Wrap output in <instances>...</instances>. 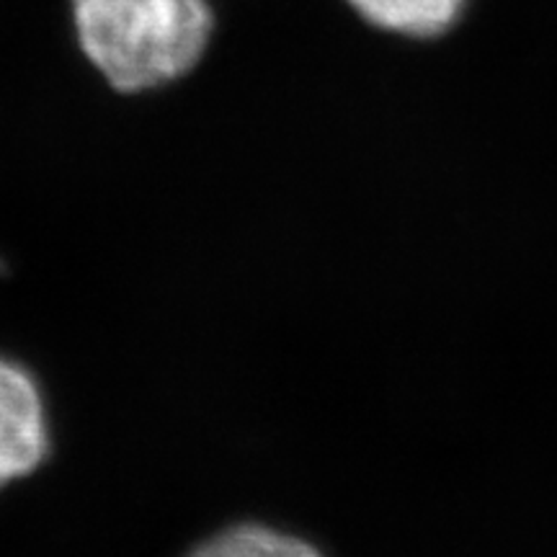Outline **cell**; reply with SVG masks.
Returning a JSON list of instances; mask_svg holds the SVG:
<instances>
[{
    "label": "cell",
    "mask_w": 557,
    "mask_h": 557,
    "mask_svg": "<svg viewBox=\"0 0 557 557\" xmlns=\"http://www.w3.org/2000/svg\"><path fill=\"white\" fill-rule=\"evenodd\" d=\"M67 11L81 58L120 99L194 78L218 34L214 0H67Z\"/></svg>",
    "instance_id": "6da1fadb"
},
{
    "label": "cell",
    "mask_w": 557,
    "mask_h": 557,
    "mask_svg": "<svg viewBox=\"0 0 557 557\" xmlns=\"http://www.w3.org/2000/svg\"><path fill=\"white\" fill-rule=\"evenodd\" d=\"M50 451L39 382L18 361L0 357V487L39 470Z\"/></svg>",
    "instance_id": "7a4b0ae2"
},
{
    "label": "cell",
    "mask_w": 557,
    "mask_h": 557,
    "mask_svg": "<svg viewBox=\"0 0 557 557\" xmlns=\"http://www.w3.org/2000/svg\"><path fill=\"white\" fill-rule=\"evenodd\" d=\"M361 21L406 39L444 37L462 18L470 0H346Z\"/></svg>",
    "instance_id": "3957f363"
},
{
    "label": "cell",
    "mask_w": 557,
    "mask_h": 557,
    "mask_svg": "<svg viewBox=\"0 0 557 557\" xmlns=\"http://www.w3.org/2000/svg\"><path fill=\"white\" fill-rule=\"evenodd\" d=\"M186 557H323V553L276 527L240 521L199 542Z\"/></svg>",
    "instance_id": "277c9868"
}]
</instances>
